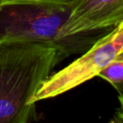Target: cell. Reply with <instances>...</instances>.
Segmentation results:
<instances>
[{
    "label": "cell",
    "mask_w": 123,
    "mask_h": 123,
    "mask_svg": "<svg viewBox=\"0 0 123 123\" xmlns=\"http://www.w3.org/2000/svg\"><path fill=\"white\" fill-rule=\"evenodd\" d=\"M6 1H9V0H0V4H2L4 2H6Z\"/></svg>",
    "instance_id": "cell-8"
},
{
    "label": "cell",
    "mask_w": 123,
    "mask_h": 123,
    "mask_svg": "<svg viewBox=\"0 0 123 123\" xmlns=\"http://www.w3.org/2000/svg\"><path fill=\"white\" fill-rule=\"evenodd\" d=\"M66 57L58 46L50 43L0 41V123L36 120L35 96Z\"/></svg>",
    "instance_id": "cell-1"
},
{
    "label": "cell",
    "mask_w": 123,
    "mask_h": 123,
    "mask_svg": "<svg viewBox=\"0 0 123 123\" xmlns=\"http://www.w3.org/2000/svg\"><path fill=\"white\" fill-rule=\"evenodd\" d=\"M119 101H120V107L116 111V115L114 116V119L111 120V121L123 122V91L119 93Z\"/></svg>",
    "instance_id": "cell-6"
},
{
    "label": "cell",
    "mask_w": 123,
    "mask_h": 123,
    "mask_svg": "<svg viewBox=\"0 0 123 123\" xmlns=\"http://www.w3.org/2000/svg\"><path fill=\"white\" fill-rule=\"evenodd\" d=\"M76 0H9L0 4V41L53 44L66 56L84 53L107 32L63 37L62 31Z\"/></svg>",
    "instance_id": "cell-2"
},
{
    "label": "cell",
    "mask_w": 123,
    "mask_h": 123,
    "mask_svg": "<svg viewBox=\"0 0 123 123\" xmlns=\"http://www.w3.org/2000/svg\"><path fill=\"white\" fill-rule=\"evenodd\" d=\"M123 52V22L99 37L78 59L43 83L35 96L37 103L74 89L92 79Z\"/></svg>",
    "instance_id": "cell-3"
},
{
    "label": "cell",
    "mask_w": 123,
    "mask_h": 123,
    "mask_svg": "<svg viewBox=\"0 0 123 123\" xmlns=\"http://www.w3.org/2000/svg\"><path fill=\"white\" fill-rule=\"evenodd\" d=\"M118 58H121V59H123V52H121V54L118 56Z\"/></svg>",
    "instance_id": "cell-7"
},
{
    "label": "cell",
    "mask_w": 123,
    "mask_h": 123,
    "mask_svg": "<svg viewBox=\"0 0 123 123\" xmlns=\"http://www.w3.org/2000/svg\"><path fill=\"white\" fill-rule=\"evenodd\" d=\"M123 22V0H76L62 35L109 32Z\"/></svg>",
    "instance_id": "cell-4"
},
{
    "label": "cell",
    "mask_w": 123,
    "mask_h": 123,
    "mask_svg": "<svg viewBox=\"0 0 123 123\" xmlns=\"http://www.w3.org/2000/svg\"><path fill=\"white\" fill-rule=\"evenodd\" d=\"M99 77L105 79L117 90L123 91V59L116 58L99 74Z\"/></svg>",
    "instance_id": "cell-5"
}]
</instances>
